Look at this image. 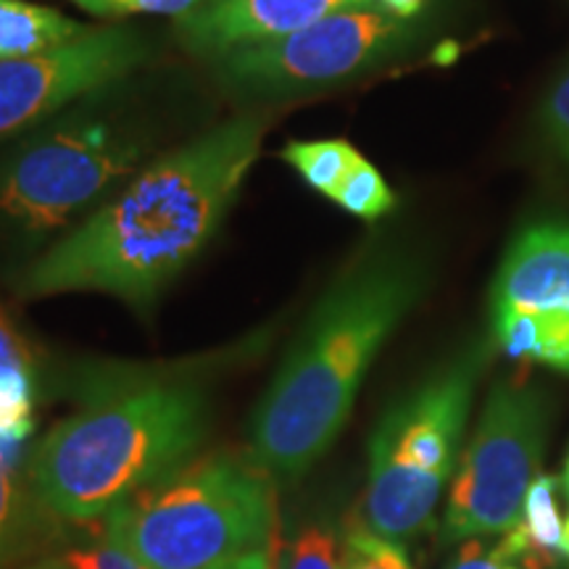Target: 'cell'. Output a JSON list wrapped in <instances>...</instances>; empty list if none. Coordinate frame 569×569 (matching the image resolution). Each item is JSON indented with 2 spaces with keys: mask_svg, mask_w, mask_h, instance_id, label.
Listing matches in <instances>:
<instances>
[{
  "mask_svg": "<svg viewBox=\"0 0 569 569\" xmlns=\"http://www.w3.org/2000/svg\"><path fill=\"white\" fill-rule=\"evenodd\" d=\"M267 127L264 113H240L142 167L122 193L21 269L17 293H106L146 309L222 227Z\"/></svg>",
  "mask_w": 569,
  "mask_h": 569,
  "instance_id": "cell-1",
  "label": "cell"
},
{
  "mask_svg": "<svg viewBox=\"0 0 569 569\" xmlns=\"http://www.w3.org/2000/svg\"><path fill=\"white\" fill-rule=\"evenodd\" d=\"M401 246H369L330 284L251 422V459L277 478L309 472L336 443L375 356L425 290Z\"/></svg>",
  "mask_w": 569,
  "mask_h": 569,
  "instance_id": "cell-2",
  "label": "cell"
},
{
  "mask_svg": "<svg viewBox=\"0 0 569 569\" xmlns=\"http://www.w3.org/2000/svg\"><path fill=\"white\" fill-rule=\"evenodd\" d=\"M206 427L209 401L196 382L140 375L92 380L84 407L34 448L32 486L56 517L103 519L193 457Z\"/></svg>",
  "mask_w": 569,
  "mask_h": 569,
  "instance_id": "cell-3",
  "label": "cell"
},
{
  "mask_svg": "<svg viewBox=\"0 0 569 569\" xmlns=\"http://www.w3.org/2000/svg\"><path fill=\"white\" fill-rule=\"evenodd\" d=\"M272 475L232 453L184 461L106 519L151 569H209L274 546Z\"/></svg>",
  "mask_w": 569,
  "mask_h": 569,
  "instance_id": "cell-4",
  "label": "cell"
},
{
  "mask_svg": "<svg viewBox=\"0 0 569 569\" xmlns=\"http://www.w3.org/2000/svg\"><path fill=\"white\" fill-rule=\"evenodd\" d=\"M488 351L467 348L396 403L369 446L367 525L401 540L430 530L443 488L459 465V446Z\"/></svg>",
  "mask_w": 569,
  "mask_h": 569,
  "instance_id": "cell-5",
  "label": "cell"
},
{
  "mask_svg": "<svg viewBox=\"0 0 569 569\" xmlns=\"http://www.w3.org/2000/svg\"><path fill=\"white\" fill-rule=\"evenodd\" d=\"M148 140L103 117L42 124L0 159V238L34 246L140 172Z\"/></svg>",
  "mask_w": 569,
  "mask_h": 569,
  "instance_id": "cell-6",
  "label": "cell"
},
{
  "mask_svg": "<svg viewBox=\"0 0 569 569\" xmlns=\"http://www.w3.org/2000/svg\"><path fill=\"white\" fill-rule=\"evenodd\" d=\"M546 443V401L525 382H496L459 459L443 538L507 536L522 517Z\"/></svg>",
  "mask_w": 569,
  "mask_h": 569,
  "instance_id": "cell-7",
  "label": "cell"
},
{
  "mask_svg": "<svg viewBox=\"0 0 569 569\" xmlns=\"http://www.w3.org/2000/svg\"><path fill=\"white\" fill-rule=\"evenodd\" d=\"M419 38L415 19L377 3L353 6L264 46L219 56V80L251 96H293L367 74L407 53Z\"/></svg>",
  "mask_w": 569,
  "mask_h": 569,
  "instance_id": "cell-8",
  "label": "cell"
},
{
  "mask_svg": "<svg viewBox=\"0 0 569 569\" xmlns=\"http://www.w3.org/2000/svg\"><path fill=\"white\" fill-rule=\"evenodd\" d=\"M493 340L517 361L569 375V224L525 230L490 293Z\"/></svg>",
  "mask_w": 569,
  "mask_h": 569,
  "instance_id": "cell-9",
  "label": "cell"
},
{
  "mask_svg": "<svg viewBox=\"0 0 569 569\" xmlns=\"http://www.w3.org/2000/svg\"><path fill=\"white\" fill-rule=\"evenodd\" d=\"M142 61L146 40L130 27L88 30L53 51L0 59V140L124 80Z\"/></svg>",
  "mask_w": 569,
  "mask_h": 569,
  "instance_id": "cell-10",
  "label": "cell"
},
{
  "mask_svg": "<svg viewBox=\"0 0 569 569\" xmlns=\"http://www.w3.org/2000/svg\"><path fill=\"white\" fill-rule=\"evenodd\" d=\"M372 0H209L177 19L184 48L198 56H219L288 38L330 13Z\"/></svg>",
  "mask_w": 569,
  "mask_h": 569,
  "instance_id": "cell-11",
  "label": "cell"
},
{
  "mask_svg": "<svg viewBox=\"0 0 569 569\" xmlns=\"http://www.w3.org/2000/svg\"><path fill=\"white\" fill-rule=\"evenodd\" d=\"M38 356L9 311L0 306V443L24 440L34 427Z\"/></svg>",
  "mask_w": 569,
  "mask_h": 569,
  "instance_id": "cell-12",
  "label": "cell"
},
{
  "mask_svg": "<svg viewBox=\"0 0 569 569\" xmlns=\"http://www.w3.org/2000/svg\"><path fill=\"white\" fill-rule=\"evenodd\" d=\"M48 517L56 515L11 465L9 446L0 443V567L13 565L40 543Z\"/></svg>",
  "mask_w": 569,
  "mask_h": 569,
  "instance_id": "cell-13",
  "label": "cell"
},
{
  "mask_svg": "<svg viewBox=\"0 0 569 569\" xmlns=\"http://www.w3.org/2000/svg\"><path fill=\"white\" fill-rule=\"evenodd\" d=\"M88 27L48 6L0 0V59H24L82 38Z\"/></svg>",
  "mask_w": 569,
  "mask_h": 569,
  "instance_id": "cell-14",
  "label": "cell"
},
{
  "mask_svg": "<svg viewBox=\"0 0 569 569\" xmlns=\"http://www.w3.org/2000/svg\"><path fill=\"white\" fill-rule=\"evenodd\" d=\"M557 480L551 475L540 472L525 498L522 517L501 536V546L515 561L522 557H540L559 561L565 557V519L559 515Z\"/></svg>",
  "mask_w": 569,
  "mask_h": 569,
  "instance_id": "cell-15",
  "label": "cell"
},
{
  "mask_svg": "<svg viewBox=\"0 0 569 569\" xmlns=\"http://www.w3.org/2000/svg\"><path fill=\"white\" fill-rule=\"evenodd\" d=\"M359 151L346 140H290L282 148V159L301 174L311 190L332 198L343 177L359 161Z\"/></svg>",
  "mask_w": 569,
  "mask_h": 569,
  "instance_id": "cell-16",
  "label": "cell"
},
{
  "mask_svg": "<svg viewBox=\"0 0 569 569\" xmlns=\"http://www.w3.org/2000/svg\"><path fill=\"white\" fill-rule=\"evenodd\" d=\"M332 201H336L343 211L353 213V217L375 222V219L386 217V213L393 209L396 196L372 163H369L365 156H359V161L353 163L351 172L343 177L340 188L332 193Z\"/></svg>",
  "mask_w": 569,
  "mask_h": 569,
  "instance_id": "cell-17",
  "label": "cell"
},
{
  "mask_svg": "<svg viewBox=\"0 0 569 569\" xmlns=\"http://www.w3.org/2000/svg\"><path fill=\"white\" fill-rule=\"evenodd\" d=\"M343 569H415L398 540L380 536L369 525H348L340 540Z\"/></svg>",
  "mask_w": 569,
  "mask_h": 569,
  "instance_id": "cell-18",
  "label": "cell"
},
{
  "mask_svg": "<svg viewBox=\"0 0 569 569\" xmlns=\"http://www.w3.org/2000/svg\"><path fill=\"white\" fill-rule=\"evenodd\" d=\"M274 569H343L336 532L322 525H306L293 540L277 549Z\"/></svg>",
  "mask_w": 569,
  "mask_h": 569,
  "instance_id": "cell-19",
  "label": "cell"
},
{
  "mask_svg": "<svg viewBox=\"0 0 569 569\" xmlns=\"http://www.w3.org/2000/svg\"><path fill=\"white\" fill-rule=\"evenodd\" d=\"M74 569H151L124 543L122 536L111 528L109 519L103 517L101 538L90 540L84 546H74L63 553Z\"/></svg>",
  "mask_w": 569,
  "mask_h": 569,
  "instance_id": "cell-20",
  "label": "cell"
},
{
  "mask_svg": "<svg viewBox=\"0 0 569 569\" xmlns=\"http://www.w3.org/2000/svg\"><path fill=\"white\" fill-rule=\"evenodd\" d=\"M82 11L103 19L140 17V13H156V17H184V13L201 9L209 0H74Z\"/></svg>",
  "mask_w": 569,
  "mask_h": 569,
  "instance_id": "cell-21",
  "label": "cell"
},
{
  "mask_svg": "<svg viewBox=\"0 0 569 569\" xmlns=\"http://www.w3.org/2000/svg\"><path fill=\"white\" fill-rule=\"evenodd\" d=\"M543 130L549 134L551 148L561 159L569 161V67L553 82L543 103Z\"/></svg>",
  "mask_w": 569,
  "mask_h": 569,
  "instance_id": "cell-22",
  "label": "cell"
},
{
  "mask_svg": "<svg viewBox=\"0 0 569 569\" xmlns=\"http://www.w3.org/2000/svg\"><path fill=\"white\" fill-rule=\"evenodd\" d=\"M517 561L509 557L507 549L498 540L496 546L482 543V538H467L453 553L448 569H511Z\"/></svg>",
  "mask_w": 569,
  "mask_h": 569,
  "instance_id": "cell-23",
  "label": "cell"
},
{
  "mask_svg": "<svg viewBox=\"0 0 569 569\" xmlns=\"http://www.w3.org/2000/svg\"><path fill=\"white\" fill-rule=\"evenodd\" d=\"M274 553L277 543L269 546L264 551L246 553V557H234L230 561H222V565H213L209 569H274Z\"/></svg>",
  "mask_w": 569,
  "mask_h": 569,
  "instance_id": "cell-24",
  "label": "cell"
},
{
  "mask_svg": "<svg viewBox=\"0 0 569 569\" xmlns=\"http://www.w3.org/2000/svg\"><path fill=\"white\" fill-rule=\"evenodd\" d=\"M372 3L380 6V9L390 11V13H393V17L417 19V13L422 11L425 0H372Z\"/></svg>",
  "mask_w": 569,
  "mask_h": 569,
  "instance_id": "cell-25",
  "label": "cell"
},
{
  "mask_svg": "<svg viewBox=\"0 0 569 569\" xmlns=\"http://www.w3.org/2000/svg\"><path fill=\"white\" fill-rule=\"evenodd\" d=\"M511 569H559V561H549L540 557H522Z\"/></svg>",
  "mask_w": 569,
  "mask_h": 569,
  "instance_id": "cell-26",
  "label": "cell"
},
{
  "mask_svg": "<svg viewBox=\"0 0 569 569\" xmlns=\"http://www.w3.org/2000/svg\"><path fill=\"white\" fill-rule=\"evenodd\" d=\"M24 569H74L69 565L67 559H42V561H34V565H30V567H24Z\"/></svg>",
  "mask_w": 569,
  "mask_h": 569,
  "instance_id": "cell-27",
  "label": "cell"
},
{
  "mask_svg": "<svg viewBox=\"0 0 569 569\" xmlns=\"http://www.w3.org/2000/svg\"><path fill=\"white\" fill-rule=\"evenodd\" d=\"M565 557L569 559V517H567V522H565Z\"/></svg>",
  "mask_w": 569,
  "mask_h": 569,
  "instance_id": "cell-28",
  "label": "cell"
},
{
  "mask_svg": "<svg viewBox=\"0 0 569 569\" xmlns=\"http://www.w3.org/2000/svg\"><path fill=\"white\" fill-rule=\"evenodd\" d=\"M565 490H567V496H569V457H567V465H565Z\"/></svg>",
  "mask_w": 569,
  "mask_h": 569,
  "instance_id": "cell-29",
  "label": "cell"
}]
</instances>
